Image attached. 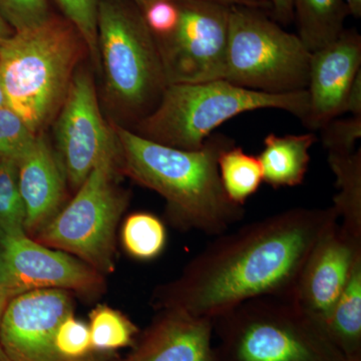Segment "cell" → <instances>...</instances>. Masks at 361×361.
I'll use <instances>...</instances> for the list:
<instances>
[{"mask_svg":"<svg viewBox=\"0 0 361 361\" xmlns=\"http://www.w3.org/2000/svg\"><path fill=\"white\" fill-rule=\"evenodd\" d=\"M337 222L332 206L299 207L218 235L179 277L156 289L152 303L213 320L258 297L291 299L311 249Z\"/></svg>","mask_w":361,"mask_h":361,"instance_id":"obj_1","label":"cell"},{"mask_svg":"<svg viewBox=\"0 0 361 361\" xmlns=\"http://www.w3.org/2000/svg\"><path fill=\"white\" fill-rule=\"evenodd\" d=\"M123 172L166 201L171 224L204 234L227 232L243 218L244 207L233 203L221 183L218 158L234 141L212 135L198 149H182L146 139L116 126Z\"/></svg>","mask_w":361,"mask_h":361,"instance_id":"obj_2","label":"cell"},{"mask_svg":"<svg viewBox=\"0 0 361 361\" xmlns=\"http://www.w3.org/2000/svg\"><path fill=\"white\" fill-rule=\"evenodd\" d=\"M80 39L71 23L51 16L39 25L14 32L0 45L7 106L35 134H42L65 101L80 56Z\"/></svg>","mask_w":361,"mask_h":361,"instance_id":"obj_3","label":"cell"},{"mask_svg":"<svg viewBox=\"0 0 361 361\" xmlns=\"http://www.w3.org/2000/svg\"><path fill=\"white\" fill-rule=\"evenodd\" d=\"M216 361H339L322 323L290 299L263 296L213 319Z\"/></svg>","mask_w":361,"mask_h":361,"instance_id":"obj_4","label":"cell"},{"mask_svg":"<svg viewBox=\"0 0 361 361\" xmlns=\"http://www.w3.org/2000/svg\"><path fill=\"white\" fill-rule=\"evenodd\" d=\"M263 109L287 111L303 123L308 113L307 90L268 94L225 80L168 85L155 110L137 123L135 133L173 148L198 149L222 123Z\"/></svg>","mask_w":361,"mask_h":361,"instance_id":"obj_5","label":"cell"},{"mask_svg":"<svg viewBox=\"0 0 361 361\" xmlns=\"http://www.w3.org/2000/svg\"><path fill=\"white\" fill-rule=\"evenodd\" d=\"M97 47L106 96L139 123L155 110L167 87L155 37L139 7L99 0Z\"/></svg>","mask_w":361,"mask_h":361,"instance_id":"obj_6","label":"cell"},{"mask_svg":"<svg viewBox=\"0 0 361 361\" xmlns=\"http://www.w3.org/2000/svg\"><path fill=\"white\" fill-rule=\"evenodd\" d=\"M118 165L116 142L78 188L75 198L33 239L80 259L104 276L113 273L116 230L129 202V195L116 183Z\"/></svg>","mask_w":361,"mask_h":361,"instance_id":"obj_7","label":"cell"},{"mask_svg":"<svg viewBox=\"0 0 361 361\" xmlns=\"http://www.w3.org/2000/svg\"><path fill=\"white\" fill-rule=\"evenodd\" d=\"M310 59L298 35L261 9L232 4L223 80L268 94L305 90Z\"/></svg>","mask_w":361,"mask_h":361,"instance_id":"obj_8","label":"cell"},{"mask_svg":"<svg viewBox=\"0 0 361 361\" xmlns=\"http://www.w3.org/2000/svg\"><path fill=\"white\" fill-rule=\"evenodd\" d=\"M178 6L175 30L155 37L167 85L223 80L232 4L185 0Z\"/></svg>","mask_w":361,"mask_h":361,"instance_id":"obj_9","label":"cell"},{"mask_svg":"<svg viewBox=\"0 0 361 361\" xmlns=\"http://www.w3.org/2000/svg\"><path fill=\"white\" fill-rule=\"evenodd\" d=\"M104 288L99 271L25 232L0 237V290L7 299L35 290L61 289L94 296Z\"/></svg>","mask_w":361,"mask_h":361,"instance_id":"obj_10","label":"cell"},{"mask_svg":"<svg viewBox=\"0 0 361 361\" xmlns=\"http://www.w3.org/2000/svg\"><path fill=\"white\" fill-rule=\"evenodd\" d=\"M56 151L66 183L78 190L118 140L104 122L89 71H75L56 116Z\"/></svg>","mask_w":361,"mask_h":361,"instance_id":"obj_11","label":"cell"},{"mask_svg":"<svg viewBox=\"0 0 361 361\" xmlns=\"http://www.w3.org/2000/svg\"><path fill=\"white\" fill-rule=\"evenodd\" d=\"M71 313V291L44 289L14 297L0 323V346L13 361H65L54 339L59 323Z\"/></svg>","mask_w":361,"mask_h":361,"instance_id":"obj_12","label":"cell"},{"mask_svg":"<svg viewBox=\"0 0 361 361\" xmlns=\"http://www.w3.org/2000/svg\"><path fill=\"white\" fill-rule=\"evenodd\" d=\"M360 260L361 240L351 236L336 223L311 249L290 300L323 326Z\"/></svg>","mask_w":361,"mask_h":361,"instance_id":"obj_13","label":"cell"},{"mask_svg":"<svg viewBox=\"0 0 361 361\" xmlns=\"http://www.w3.org/2000/svg\"><path fill=\"white\" fill-rule=\"evenodd\" d=\"M361 71V37L355 30H344L331 44L311 52L306 90L308 113L303 123L322 130L343 115L349 87Z\"/></svg>","mask_w":361,"mask_h":361,"instance_id":"obj_14","label":"cell"},{"mask_svg":"<svg viewBox=\"0 0 361 361\" xmlns=\"http://www.w3.org/2000/svg\"><path fill=\"white\" fill-rule=\"evenodd\" d=\"M158 311L120 361H216L212 319L174 308Z\"/></svg>","mask_w":361,"mask_h":361,"instance_id":"obj_15","label":"cell"},{"mask_svg":"<svg viewBox=\"0 0 361 361\" xmlns=\"http://www.w3.org/2000/svg\"><path fill=\"white\" fill-rule=\"evenodd\" d=\"M18 185L25 204V232L33 238L61 210L66 185L56 151L42 134L18 161Z\"/></svg>","mask_w":361,"mask_h":361,"instance_id":"obj_16","label":"cell"},{"mask_svg":"<svg viewBox=\"0 0 361 361\" xmlns=\"http://www.w3.org/2000/svg\"><path fill=\"white\" fill-rule=\"evenodd\" d=\"M317 140L313 133L301 135L269 134L258 156L263 182L274 189L302 184L310 163V149Z\"/></svg>","mask_w":361,"mask_h":361,"instance_id":"obj_17","label":"cell"},{"mask_svg":"<svg viewBox=\"0 0 361 361\" xmlns=\"http://www.w3.org/2000/svg\"><path fill=\"white\" fill-rule=\"evenodd\" d=\"M323 327L343 357L361 355V260L353 268Z\"/></svg>","mask_w":361,"mask_h":361,"instance_id":"obj_18","label":"cell"},{"mask_svg":"<svg viewBox=\"0 0 361 361\" xmlns=\"http://www.w3.org/2000/svg\"><path fill=\"white\" fill-rule=\"evenodd\" d=\"M299 39L310 52L341 35L349 11L344 0H292Z\"/></svg>","mask_w":361,"mask_h":361,"instance_id":"obj_19","label":"cell"},{"mask_svg":"<svg viewBox=\"0 0 361 361\" xmlns=\"http://www.w3.org/2000/svg\"><path fill=\"white\" fill-rule=\"evenodd\" d=\"M329 164L336 176L337 194L334 209L341 218V227L361 240V149L350 154H329Z\"/></svg>","mask_w":361,"mask_h":361,"instance_id":"obj_20","label":"cell"},{"mask_svg":"<svg viewBox=\"0 0 361 361\" xmlns=\"http://www.w3.org/2000/svg\"><path fill=\"white\" fill-rule=\"evenodd\" d=\"M218 170L226 195L236 205L244 207L263 183L258 157L249 155L235 142L220 154Z\"/></svg>","mask_w":361,"mask_h":361,"instance_id":"obj_21","label":"cell"},{"mask_svg":"<svg viewBox=\"0 0 361 361\" xmlns=\"http://www.w3.org/2000/svg\"><path fill=\"white\" fill-rule=\"evenodd\" d=\"M89 329L92 348L99 353L132 348L140 334V329L128 316L104 304L90 311Z\"/></svg>","mask_w":361,"mask_h":361,"instance_id":"obj_22","label":"cell"},{"mask_svg":"<svg viewBox=\"0 0 361 361\" xmlns=\"http://www.w3.org/2000/svg\"><path fill=\"white\" fill-rule=\"evenodd\" d=\"M121 239L130 257L153 260L161 255L167 243V230L163 221L151 213L132 214L123 221Z\"/></svg>","mask_w":361,"mask_h":361,"instance_id":"obj_23","label":"cell"},{"mask_svg":"<svg viewBox=\"0 0 361 361\" xmlns=\"http://www.w3.org/2000/svg\"><path fill=\"white\" fill-rule=\"evenodd\" d=\"M25 209L18 185V163L0 161V237L25 232ZM26 233V232H25Z\"/></svg>","mask_w":361,"mask_h":361,"instance_id":"obj_24","label":"cell"},{"mask_svg":"<svg viewBox=\"0 0 361 361\" xmlns=\"http://www.w3.org/2000/svg\"><path fill=\"white\" fill-rule=\"evenodd\" d=\"M37 135L8 106L0 109V161H20L32 149Z\"/></svg>","mask_w":361,"mask_h":361,"instance_id":"obj_25","label":"cell"},{"mask_svg":"<svg viewBox=\"0 0 361 361\" xmlns=\"http://www.w3.org/2000/svg\"><path fill=\"white\" fill-rule=\"evenodd\" d=\"M71 25L84 40L94 65L101 71L97 47V13L99 0H56Z\"/></svg>","mask_w":361,"mask_h":361,"instance_id":"obj_26","label":"cell"},{"mask_svg":"<svg viewBox=\"0 0 361 361\" xmlns=\"http://www.w3.org/2000/svg\"><path fill=\"white\" fill-rule=\"evenodd\" d=\"M0 16L14 32L39 25L51 16L47 0H0Z\"/></svg>","mask_w":361,"mask_h":361,"instance_id":"obj_27","label":"cell"},{"mask_svg":"<svg viewBox=\"0 0 361 361\" xmlns=\"http://www.w3.org/2000/svg\"><path fill=\"white\" fill-rule=\"evenodd\" d=\"M322 142L329 154H350L361 137V116L330 121L322 130Z\"/></svg>","mask_w":361,"mask_h":361,"instance_id":"obj_28","label":"cell"},{"mask_svg":"<svg viewBox=\"0 0 361 361\" xmlns=\"http://www.w3.org/2000/svg\"><path fill=\"white\" fill-rule=\"evenodd\" d=\"M145 23L155 37H163L175 30L179 21L178 2L157 0L142 8Z\"/></svg>","mask_w":361,"mask_h":361,"instance_id":"obj_29","label":"cell"},{"mask_svg":"<svg viewBox=\"0 0 361 361\" xmlns=\"http://www.w3.org/2000/svg\"><path fill=\"white\" fill-rule=\"evenodd\" d=\"M350 113L351 116H361V71L355 80L344 102L343 114Z\"/></svg>","mask_w":361,"mask_h":361,"instance_id":"obj_30","label":"cell"},{"mask_svg":"<svg viewBox=\"0 0 361 361\" xmlns=\"http://www.w3.org/2000/svg\"><path fill=\"white\" fill-rule=\"evenodd\" d=\"M273 18L280 25L287 26L294 21L292 0H271Z\"/></svg>","mask_w":361,"mask_h":361,"instance_id":"obj_31","label":"cell"},{"mask_svg":"<svg viewBox=\"0 0 361 361\" xmlns=\"http://www.w3.org/2000/svg\"><path fill=\"white\" fill-rule=\"evenodd\" d=\"M232 4L253 7L257 9H270L271 0H230Z\"/></svg>","mask_w":361,"mask_h":361,"instance_id":"obj_32","label":"cell"},{"mask_svg":"<svg viewBox=\"0 0 361 361\" xmlns=\"http://www.w3.org/2000/svg\"><path fill=\"white\" fill-rule=\"evenodd\" d=\"M348 6L349 14L360 18L361 16V0H344Z\"/></svg>","mask_w":361,"mask_h":361,"instance_id":"obj_33","label":"cell"},{"mask_svg":"<svg viewBox=\"0 0 361 361\" xmlns=\"http://www.w3.org/2000/svg\"><path fill=\"white\" fill-rule=\"evenodd\" d=\"M13 32V28L7 25L6 21L0 16V45L2 44L4 40L8 39Z\"/></svg>","mask_w":361,"mask_h":361,"instance_id":"obj_34","label":"cell"},{"mask_svg":"<svg viewBox=\"0 0 361 361\" xmlns=\"http://www.w3.org/2000/svg\"><path fill=\"white\" fill-rule=\"evenodd\" d=\"M135 2V6L140 7V8H145L147 6H149L152 2L157 1V0H133ZM171 1H185V0H171ZM213 1L224 2V4H232L230 0H213Z\"/></svg>","mask_w":361,"mask_h":361,"instance_id":"obj_35","label":"cell"},{"mask_svg":"<svg viewBox=\"0 0 361 361\" xmlns=\"http://www.w3.org/2000/svg\"><path fill=\"white\" fill-rule=\"evenodd\" d=\"M7 106L6 92H4V82H2L1 71H0V109Z\"/></svg>","mask_w":361,"mask_h":361,"instance_id":"obj_36","label":"cell"},{"mask_svg":"<svg viewBox=\"0 0 361 361\" xmlns=\"http://www.w3.org/2000/svg\"><path fill=\"white\" fill-rule=\"evenodd\" d=\"M7 303H8V301H7V299L4 297V294H2L1 290H0V323H1L2 316H4Z\"/></svg>","mask_w":361,"mask_h":361,"instance_id":"obj_37","label":"cell"},{"mask_svg":"<svg viewBox=\"0 0 361 361\" xmlns=\"http://www.w3.org/2000/svg\"><path fill=\"white\" fill-rule=\"evenodd\" d=\"M0 361H13L6 355V351L4 350L1 346H0Z\"/></svg>","mask_w":361,"mask_h":361,"instance_id":"obj_38","label":"cell"},{"mask_svg":"<svg viewBox=\"0 0 361 361\" xmlns=\"http://www.w3.org/2000/svg\"><path fill=\"white\" fill-rule=\"evenodd\" d=\"M339 361H361V355L353 356V357H344Z\"/></svg>","mask_w":361,"mask_h":361,"instance_id":"obj_39","label":"cell"}]
</instances>
